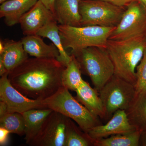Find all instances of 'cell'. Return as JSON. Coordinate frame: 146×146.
<instances>
[{
	"mask_svg": "<svg viewBox=\"0 0 146 146\" xmlns=\"http://www.w3.org/2000/svg\"><path fill=\"white\" fill-rule=\"evenodd\" d=\"M65 67L55 58H28L9 72L8 78L25 96L43 100L63 86L62 75Z\"/></svg>",
	"mask_w": 146,
	"mask_h": 146,
	"instance_id": "cell-1",
	"label": "cell"
},
{
	"mask_svg": "<svg viewBox=\"0 0 146 146\" xmlns=\"http://www.w3.org/2000/svg\"><path fill=\"white\" fill-rule=\"evenodd\" d=\"M146 48V36L108 42L106 50L111 58L115 75L134 85L136 69Z\"/></svg>",
	"mask_w": 146,
	"mask_h": 146,
	"instance_id": "cell-2",
	"label": "cell"
},
{
	"mask_svg": "<svg viewBox=\"0 0 146 146\" xmlns=\"http://www.w3.org/2000/svg\"><path fill=\"white\" fill-rule=\"evenodd\" d=\"M72 54L77 60L81 72L90 78L98 92L115 74L114 65L106 48L90 47Z\"/></svg>",
	"mask_w": 146,
	"mask_h": 146,
	"instance_id": "cell-3",
	"label": "cell"
},
{
	"mask_svg": "<svg viewBox=\"0 0 146 146\" xmlns=\"http://www.w3.org/2000/svg\"><path fill=\"white\" fill-rule=\"evenodd\" d=\"M62 44L65 50L77 52L90 47L106 48L110 36L116 27H73L58 25Z\"/></svg>",
	"mask_w": 146,
	"mask_h": 146,
	"instance_id": "cell-4",
	"label": "cell"
},
{
	"mask_svg": "<svg viewBox=\"0 0 146 146\" xmlns=\"http://www.w3.org/2000/svg\"><path fill=\"white\" fill-rule=\"evenodd\" d=\"M69 91L62 86L54 94L42 101L47 108L70 118L87 133L92 128L100 124L99 117L91 113Z\"/></svg>",
	"mask_w": 146,
	"mask_h": 146,
	"instance_id": "cell-5",
	"label": "cell"
},
{
	"mask_svg": "<svg viewBox=\"0 0 146 146\" xmlns=\"http://www.w3.org/2000/svg\"><path fill=\"white\" fill-rule=\"evenodd\" d=\"M98 92L105 119H110L118 110H127L136 96L134 85L115 75Z\"/></svg>",
	"mask_w": 146,
	"mask_h": 146,
	"instance_id": "cell-6",
	"label": "cell"
},
{
	"mask_svg": "<svg viewBox=\"0 0 146 146\" xmlns=\"http://www.w3.org/2000/svg\"><path fill=\"white\" fill-rule=\"evenodd\" d=\"M125 11L124 7L101 0H80L81 26L116 27Z\"/></svg>",
	"mask_w": 146,
	"mask_h": 146,
	"instance_id": "cell-7",
	"label": "cell"
},
{
	"mask_svg": "<svg viewBox=\"0 0 146 146\" xmlns=\"http://www.w3.org/2000/svg\"><path fill=\"white\" fill-rule=\"evenodd\" d=\"M139 36H146V7L138 0L127 7L109 39L123 40Z\"/></svg>",
	"mask_w": 146,
	"mask_h": 146,
	"instance_id": "cell-8",
	"label": "cell"
},
{
	"mask_svg": "<svg viewBox=\"0 0 146 146\" xmlns=\"http://www.w3.org/2000/svg\"><path fill=\"white\" fill-rule=\"evenodd\" d=\"M71 120L65 115L53 110L29 145L65 146L66 134Z\"/></svg>",
	"mask_w": 146,
	"mask_h": 146,
	"instance_id": "cell-9",
	"label": "cell"
},
{
	"mask_svg": "<svg viewBox=\"0 0 146 146\" xmlns=\"http://www.w3.org/2000/svg\"><path fill=\"white\" fill-rule=\"evenodd\" d=\"M8 74L0 79V100L6 104L8 112L23 113L30 110L47 108L42 100L29 98L15 89L9 80Z\"/></svg>",
	"mask_w": 146,
	"mask_h": 146,
	"instance_id": "cell-10",
	"label": "cell"
},
{
	"mask_svg": "<svg viewBox=\"0 0 146 146\" xmlns=\"http://www.w3.org/2000/svg\"><path fill=\"white\" fill-rule=\"evenodd\" d=\"M136 129L131 124L125 110H120L114 113L106 124L96 126L87 134L94 144L97 140L116 134L129 133Z\"/></svg>",
	"mask_w": 146,
	"mask_h": 146,
	"instance_id": "cell-11",
	"label": "cell"
},
{
	"mask_svg": "<svg viewBox=\"0 0 146 146\" xmlns=\"http://www.w3.org/2000/svg\"><path fill=\"white\" fill-rule=\"evenodd\" d=\"M56 21L54 14L47 8L40 0L24 14L20 20L23 33L25 35H36L49 23Z\"/></svg>",
	"mask_w": 146,
	"mask_h": 146,
	"instance_id": "cell-12",
	"label": "cell"
},
{
	"mask_svg": "<svg viewBox=\"0 0 146 146\" xmlns=\"http://www.w3.org/2000/svg\"><path fill=\"white\" fill-rule=\"evenodd\" d=\"M80 0H55L54 14L60 25L80 27L79 12Z\"/></svg>",
	"mask_w": 146,
	"mask_h": 146,
	"instance_id": "cell-13",
	"label": "cell"
},
{
	"mask_svg": "<svg viewBox=\"0 0 146 146\" xmlns=\"http://www.w3.org/2000/svg\"><path fill=\"white\" fill-rule=\"evenodd\" d=\"M39 0H9L1 4L0 17L6 25L12 27L19 23L20 20Z\"/></svg>",
	"mask_w": 146,
	"mask_h": 146,
	"instance_id": "cell-14",
	"label": "cell"
},
{
	"mask_svg": "<svg viewBox=\"0 0 146 146\" xmlns=\"http://www.w3.org/2000/svg\"><path fill=\"white\" fill-rule=\"evenodd\" d=\"M75 98L91 113L103 119H105L103 105L99 92L93 89L87 82L84 80L75 91Z\"/></svg>",
	"mask_w": 146,
	"mask_h": 146,
	"instance_id": "cell-15",
	"label": "cell"
},
{
	"mask_svg": "<svg viewBox=\"0 0 146 146\" xmlns=\"http://www.w3.org/2000/svg\"><path fill=\"white\" fill-rule=\"evenodd\" d=\"M24 49L29 55L38 58H55L58 60L60 53L53 43L47 44L36 35H26L21 40Z\"/></svg>",
	"mask_w": 146,
	"mask_h": 146,
	"instance_id": "cell-16",
	"label": "cell"
},
{
	"mask_svg": "<svg viewBox=\"0 0 146 146\" xmlns=\"http://www.w3.org/2000/svg\"><path fill=\"white\" fill-rule=\"evenodd\" d=\"M5 48L0 54V59L4 64L9 72L28 58V54L24 49L21 41L12 40L4 41Z\"/></svg>",
	"mask_w": 146,
	"mask_h": 146,
	"instance_id": "cell-17",
	"label": "cell"
},
{
	"mask_svg": "<svg viewBox=\"0 0 146 146\" xmlns=\"http://www.w3.org/2000/svg\"><path fill=\"white\" fill-rule=\"evenodd\" d=\"M52 111L48 108L34 109L22 113L25 121V139L27 145L37 135L45 120Z\"/></svg>",
	"mask_w": 146,
	"mask_h": 146,
	"instance_id": "cell-18",
	"label": "cell"
},
{
	"mask_svg": "<svg viewBox=\"0 0 146 146\" xmlns=\"http://www.w3.org/2000/svg\"><path fill=\"white\" fill-rule=\"evenodd\" d=\"M57 22L54 21L49 23L41 29L36 35L51 41L59 51L60 55L58 61L66 67L72 59V55L68 54L63 47Z\"/></svg>",
	"mask_w": 146,
	"mask_h": 146,
	"instance_id": "cell-19",
	"label": "cell"
},
{
	"mask_svg": "<svg viewBox=\"0 0 146 146\" xmlns=\"http://www.w3.org/2000/svg\"><path fill=\"white\" fill-rule=\"evenodd\" d=\"M129 122L136 129L146 131V94L135 97L133 104L126 111Z\"/></svg>",
	"mask_w": 146,
	"mask_h": 146,
	"instance_id": "cell-20",
	"label": "cell"
},
{
	"mask_svg": "<svg viewBox=\"0 0 146 146\" xmlns=\"http://www.w3.org/2000/svg\"><path fill=\"white\" fill-rule=\"evenodd\" d=\"M143 131L136 130L125 133L112 135L94 142L95 146H138Z\"/></svg>",
	"mask_w": 146,
	"mask_h": 146,
	"instance_id": "cell-21",
	"label": "cell"
},
{
	"mask_svg": "<svg viewBox=\"0 0 146 146\" xmlns=\"http://www.w3.org/2000/svg\"><path fill=\"white\" fill-rule=\"evenodd\" d=\"M72 55V59L65 67L62 75V83L69 90L76 91L83 82L81 71L77 60L74 56Z\"/></svg>",
	"mask_w": 146,
	"mask_h": 146,
	"instance_id": "cell-22",
	"label": "cell"
},
{
	"mask_svg": "<svg viewBox=\"0 0 146 146\" xmlns=\"http://www.w3.org/2000/svg\"><path fill=\"white\" fill-rule=\"evenodd\" d=\"M0 127L8 130L10 133L25 136V121L22 113L7 112L0 116Z\"/></svg>",
	"mask_w": 146,
	"mask_h": 146,
	"instance_id": "cell-23",
	"label": "cell"
},
{
	"mask_svg": "<svg viewBox=\"0 0 146 146\" xmlns=\"http://www.w3.org/2000/svg\"><path fill=\"white\" fill-rule=\"evenodd\" d=\"M93 146L87 133L81 132L71 119L68 126L65 146Z\"/></svg>",
	"mask_w": 146,
	"mask_h": 146,
	"instance_id": "cell-24",
	"label": "cell"
},
{
	"mask_svg": "<svg viewBox=\"0 0 146 146\" xmlns=\"http://www.w3.org/2000/svg\"><path fill=\"white\" fill-rule=\"evenodd\" d=\"M134 86L136 96L146 94V48L143 56L136 68V81Z\"/></svg>",
	"mask_w": 146,
	"mask_h": 146,
	"instance_id": "cell-25",
	"label": "cell"
},
{
	"mask_svg": "<svg viewBox=\"0 0 146 146\" xmlns=\"http://www.w3.org/2000/svg\"><path fill=\"white\" fill-rule=\"evenodd\" d=\"M110 3L118 6L122 7H126L128 5L133 2L138 0H101Z\"/></svg>",
	"mask_w": 146,
	"mask_h": 146,
	"instance_id": "cell-26",
	"label": "cell"
},
{
	"mask_svg": "<svg viewBox=\"0 0 146 146\" xmlns=\"http://www.w3.org/2000/svg\"><path fill=\"white\" fill-rule=\"evenodd\" d=\"M10 132L8 130L0 127V145H5L8 140L9 134Z\"/></svg>",
	"mask_w": 146,
	"mask_h": 146,
	"instance_id": "cell-27",
	"label": "cell"
},
{
	"mask_svg": "<svg viewBox=\"0 0 146 146\" xmlns=\"http://www.w3.org/2000/svg\"><path fill=\"white\" fill-rule=\"evenodd\" d=\"M44 5L54 13V4L55 0H40Z\"/></svg>",
	"mask_w": 146,
	"mask_h": 146,
	"instance_id": "cell-28",
	"label": "cell"
},
{
	"mask_svg": "<svg viewBox=\"0 0 146 146\" xmlns=\"http://www.w3.org/2000/svg\"><path fill=\"white\" fill-rule=\"evenodd\" d=\"M9 72L7 70L2 60L0 59V76H1Z\"/></svg>",
	"mask_w": 146,
	"mask_h": 146,
	"instance_id": "cell-29",
	"label": "cell"
},
{
	"mask_svg": "<svg viewBox=\"0 0 146 146\" xmlns=\"http://www.w3.org/2000/svg\"><path fill=\"white\" fill-rule=\"evenodd\" d=\"M4 48L5 45L4 41L1 40V41H0V54H1L3 52Z\"/></svg>",
	"mask_w": 146,
	"mask_h": 146,
	"instance_id": "cell-30",
	"label": "cell"
},
{
	"mask_svg": "<svg viewBox=\"0 0 146 146\" xmlns=\"http://www.w3.org/2000/svg\"><path fill=\"white\" fill-rule=\"evenodd\" d=\"M138 1L146 7V0H138Z\"/></svg>",
	"mask_w": 146,
	"mask_h": 146,
	"instance_id": "cell-31",
	"label": "cell"
},
{
	"mask_svg": "<svg viewBox=\"0 0 146 146\" xmlns=\"http://www.w3.org/2000/svg\"><path fill=\"white\" fill-rule=\"evenodd\" d=\"M8 1H9V0H0V3H3Z\"/></svg>",
	"mask_w": 146,
	"mask_h": 146,
	"instance_id": "cell-32",
	"label": "cell"
},
{
	"mask_svg": "<svg viewBox=\"0 0 146 146\" xmlns=\"http://www.w3.org/2000/svg\"><path fill=\"white\" fill-rule=\"evenodd\" d=\"M145 131V132H146V131ZM144 145L146 146V137L145 138V141H144Z\"/></svg>",
	"mask_w": 146,
	"mask_h": 146,
	"instance_id": "cell-33",
	"label": "cell"
}]
</instances>
